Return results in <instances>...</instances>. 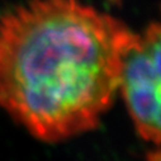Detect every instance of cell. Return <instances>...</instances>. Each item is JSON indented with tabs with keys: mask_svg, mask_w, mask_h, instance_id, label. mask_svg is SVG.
I'll return each mask as SVG.
<instances>
[{
	"mask_svg": "<svg viewBox=\"0 0 161 161\" xmlns=\"http://www.w3.org/2000/svg\"><path fill=\"white\" fill-rule=\"evenodd\" d=\"M147 158L155 161V160H161V150H156V151H152L147 155Z\"/></svg>",
	"mask_w": 161,
	"mask_h": 161,
	"instance_id": "3957f363",
	"label": "cell"
},
{
	"mask_svg": "<svg viewBox=\"0 0 161 161\" xmlns=\"http://www.w3.org/2000/svg\"><path fill=\"white\" fill-rule=\"evenodd\" d=\"M136 34L79 0H27L0 15V108L56 143L97 128Z\"/></svg>",
	"mask_w": 161,
	"mask_h": 161,
	"instance_id": "6da1fadb",
	"label": "cell"
},
{
	"mask_svg": "<svg viewBox=\"0 0 161 161\" xmlns=\"http://www.w3.org/2000/svg\"><path fill=\"white\" fill-rule=\"evenodd\" d=\"M119 88L138 135L161 146V24L136 34L123 56Z\"/></svg>",
	"mask_w": 161,
	"mask_h": 161,
	"instance_id": "7a4b0ae2",
	"label": "cell"
}]
</instances>
